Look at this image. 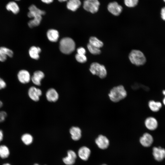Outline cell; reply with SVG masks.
<instances>
[{
  "label": "cell",
  "mask_w": 165,
  "mask_h": 165,
  "mask_svg": "<svg viewBox=\"0 0 165 165\" xmlns=\"http://www.w3.org/2000/svg\"><path fill=\"white\" fill-rule=\"evenodd\" d=\"M29 11L28 13V16L33 19L29 21L28 24L29 27H33L38 26L42 20V16L45 14V12L38 8L35 5H32L29 8Z\"/></svg>",
  "instance_id": "cell-1"
},
{
  "label": "cell",
  "mask_w": 165,
  "mask_h": 165,
  "mask_svg": "<svg viewBox=\"0 0 165 165\" xmlns=\"http://www.w3.org/2000/svg\"><path fill=\"white\" fill-rule=\"evenodd\" d=\"M127 92L122 85L113 87L108 94L110 100L114 102H117L122 100L127 97Z\"/></svg>",
  "instance_id": "cell-2"
},
{
  "label": "cell",
  "mask_w": 165,
  "mask_h": 165,
  "mask_svg": "<svg viewBox=\"0 0 165 165\" xmlns=\"http://www.w3.org/2000/svg\"><path fill=\"white\" fill-rule=\"evenodd\" d=\"M128 58L130 62L136 66L144 65L146 62V59L144 53L138 50H133L129 53Z\"/></svg>",
  "instance_id": "cell-3"
},
{
  "label": "cell",
  "mask_w": 165,
  "mask_h": 165,
  "mask_svg": "<svg viewBox=\"0 0 165 165\" xmlns=\"http://www.w3.org/2000/svg\"><path fill=\"white\" fill-rule=\"evenodd\" d=\"M75 44L74 41L71 38L65 37L60 41L59 48L60 51L65 54H70L75 50Z\"/></svg>",
  "instance_id": "cell-4"
},
{
  "label": "cell",
  "mask_w": 165,
  "mask_h": 165,
  "mask_svg": "<svg viewBox=\"0 0 165 165\" xmlns=\"http://www.w3.org/2000/svg\"><path fill=\"white\" fill-rule=\"evenodd\" d=\"M89 70L93 75H96L101 79L105 78L107 74L105 66L97 62L91 64Z\"/></svg>",
  "instance_id": "cell-5"
},
{
  "label": "cell",
  "mask_w": 165,
  "mask_h": 165,
  "mask_svg": "<svg viewBox=\"0 0 165 165\" xmlns=\"http://www.w3.org/2000/svg\"><path fill=\"white\" fill-rule=\"evenodd\" d=\"M100 4L98 0H85L83 2V7L86 11L94 13L98 11Z\"/></svg>",
  "instance_id": "cell-6"
},
{
  "label": "cell",
  "mask_w": 165,
  "mask_h": 165,
  "mask_svg": "<svg viewBox=\"0 0 165 165\" xmlns=\"http://www.w3.org/2000/svg\"><path fill=\"white\" fill-rule=\"evenodd\" d=\"M122 9V6L116 2L109 3L108 6V11L115 16H119L121 13Z\"/></svg>",
  "instance_id": "cell-7"
},
{
  "label": "cell",
  "mask_w": 165,
  "mask_h": 165,
  "mask_svg": "<svg viewBox=\"0 0 165 165\" xmlns=\"http://www.w3.org/2000/svg\"><path fill=\"white\" fill-rule=\"evenodd\" d=\"M95 142L98 147L102 149L107 148L109 144L108 138L102 135H99L96 139Z\"/></svg>",
  "instance_id": "cell-8"
},
{
  "label": "cell",
  "mask_w": 165,
  "mask_h": 165,
  "mask_svg": "<svg viewBox=\"0 0 165 165\" xmlns=\"http://www.w3.org/2000/svg\"><path fill=\"white\" fill-rule=\"evenodd\" d=\"M42 94V91L39 89L34 86L30 87L28 91V95L29 97L34 101H38L40 97Z\"/></svg>",
  "instance_id": "cell-9"
},
{
  "label": "cell",
  "mask_w": 165,
  "mask_h": 165,
  "mask_svg": "<svg viewBox=\"0 0 165 165\" xmlns=\"http://www.w3.org/2000/svg\"><path fill=\"white\" fill-rule=\"evenodd\" d=\"M77 156L73 150H69L67 152V156L63 159L64 163L67 165H72L75 162Z\"/></svg>",
  "instance_id": "cell-10"
},
{
  "label": "cell",
  "mask_w": 165,
  "mask_h": 165,
  "mask_svg": "<svg viewBox=\"0 0 165 165\" xmlns=\"http://www.w3.org/2000/svg\"><path fill=\"white\" fill-rule=\"evenodd\" d=\"M145 125L148 129L153 130L157 128L158 123L155 118L153 117H149L145 119Z\"/></svg>",
  "instance_id": "cell-11"
},
{
  "label": "cell",
  "mask_w": 165,
  "mask_h": 165,
  "mask_svg": "<svg viewBox=\"0 0 165 165\" xmlns=\"http://www.w3.org/2000/svg\"><path fill=\"white\" fill-rule=\"evenodd\" d=\"M17 77L19 81L23 84L28 83L31 79L30 73L27 71L25 70L20 71L18 74Z\"/></svg>",
  "instance_id": "cell-12"
},
{
  "label": "cell",
  "mask_w": 165,
  "mask_h": 165,
  "mask_svg": "<svg viewBox=\"0 0 165 165\" xmlns=\"http://www.w3.org/2000/svg\"><path fill=\"white\" fill-rule=\"evenodd\" d=\"M153 138L152 136L148 133H144L140 139L141 144L144 146L148 147L152 144Z\"/></svg>",
  "instance_id": "cell-13"
},
{
  "label": "cell",
  "mask_w": 165,
  "mask_h": 165,
  "mask_svg": "<svg viewBox=\"0 0 165 165\" xmlns=\"http://www.w3.org/2000/svg\"><path fill=\"white\" fill-rule=\"evenodd\" d=\"M153 154L156 160L161 161L165 157V150L160 147H154Z\"/></svg>",
  "instance_id": "cell-14"
},
{
  "label": "cell",
  "mask_w": 165,
  "mask_h": 165,
  "mask_svg": "<svg viewBox=\"0 0 165 165\" xmlns=\"http://www.w3.org/2000/svg\"><path fill=\"white\" fill-rule=\"evenodd\" d=\"M91 153L90 149L86 146L81 147L78 151V154L80 159L86 161L88 159Z\"/></svg>",
  "instance_id": "cell-15"
},
{
  "label": "cell",
  "mask_w": 165,
  "mask_h": 165,
  "mask_svg": "<svg viewBox=\"0 0 165 165\" xmlns=\"http://www.w3.org/2000/svg\"><path fill=\"white\" fill-rule=\"evenodd\" d=\"M46 97L48 101L54 102L56 101L58 99L59 95L55 89L50 88L46 92Z\"/></svg>",
  "instance_id": "cell-16"
},
{
  "label": "cell",
  "mask_w": 165,
  "mask_h": 165,
  "mask_svg": "<svg viewBox=\"0 0 165 165\" xmlns=\"http://www.w3.org/2000/svg\"><path fill=\"white\" fill-rule=\"evenodd\" d=\"M13 52L11 50L4 47H0V61L3 62L7 58V56L13 57Z\"/></svg>",
  "instance_id": "cell-17"
},
{
  "label": "cell",
  "mask_w": 165,
  "mask_h": 165,
  "mask_svg": "<svg viewBox=\"0 0 165 165\" xmlns=\"http://www.w3.org/2000/svg\"><path fill=\"white\" fill-rule=\"evenodd\" d=\"M44 77V74L42 71H37L35 72L31 78V80L35 85L39 86L41 85L42 79Z\"/></svg>",
  "instance_id": "cell-18"
},
{
  "label": "cell",
  "mask_w": 165,
  "mask_h": 165,
  "mask_svg": "<svg viewBox=\"0 0 165 165\" xmlns=\"http://www.w3.org/2000/svg\"><path fill=\"white\" fill-rule=\"evenodd\" d=\"M72 139L74 141H78L81 137V130L78 127H73L69 130Z\"/></svg>",
  "instance_id": "cell-19"
},
{
  "label": "cell",
  "mask_w": 165,
  "mask_h": 165,
  "mask_svg": "<svg viewBox=\"0 0 165 165\" xmlns=\"http://www.w3.org/2000/svg\"><path fill=\"white\" fill-rule=\"evenodd\" d=\"M81 5L80 0H68L67 3L68 9L72 11H75L78 9Z\"/></svg>",
  "instance_id": "cell-20"
},
{
  "label": "cell",
  "mask_w": 165,
  "mask_h": 165,
  "mask_svg": "<svg viewBox=\"0 0 165 165\" xmlns=\"http://www.w3.org/2000/svg\"><path fill=\"white\" fill-rule=\"evenodd\" d=\"M47 36L48 39L52 42H56L59 37L58 31L53 29L49 30L47 32Z\"/></svg>",
  "instance_id": "cell-21"
},
{
  "label": "cell",
  "mask_w": 165,
  "mask_h": 165,
  "mask_svg": "<svg viewBox=\"0 0 165 165\" xmlns=\"http://www.w3.org/2000/svg\"><path fill=\"white\" fill-rule=\"evenodd\" d=\"M6 9L11 11L13 13L16 14L20 11V8L18 4L15 2L11 1L8 2L6 6Z\"/></svg>",
  "instance_id": "cell-22"
},
{
  "label": "cell",
  "mask_w": 165,
  "mask_h": 165,
  "mask_svg": "<svg viewBox=\"0 0 165 165\" xmlns=\"http://www.w3.org/2000/svg\"><path fill=\"white\" fill-rule=\"evenodd\" d=\"M41 52V49L39 47L32 46L30 48L29 53L32 58L37 60L39 58V54Z\"/></svg>",
  "instance_id": "cell-23"
},
{
  "label": "cell",
  "mask_w": 165,
  "mask_h": 165,
  "mask_svg": "<svg viewBox=\"0 0 165 165\" xmlns=\"http://www.w3.org/2000/svg\"><path fill=\"white\" fill-rule=\"evenodd\" d=\"M148 106L152 111L157 112L161 108L162 104L160 102L151 100L148 102Z\"/></svg>",
  "instance_id": "cell-24"
},
{
  "label": "cell",
  "mask_w": 165,
  "mask_h": 165,
  "mask_svg": "<svg viewBox=\"0 0 165 165\" xmlns=\"http://www.w3.org/2000/svg\"><path fill=\"white\" fill-rule=\"evenodd\" d=\"M89 43L93 46L100 49L104 46L103 42L95 36H91L90 37Z\"/></svg>",
  "instance_id": "cell-25"
},
{
  "label": "cell",
  "mask_w": 165,
  "mask_h": 165,
  "mask_svg": "<svg viewBox=\"0 0 165 165\" xmlns=\"http://www.w3.org/2000/svg\"><path fill=\"white\" fill-rule=\"evenodd\" d=\"M10 154L8 147L5 145H0V157L2 159L7 158Z\"/></svg>",
  "instance_id": "cell-26"
},
{
  "label": "cell",
  "mask_w": 165,
  "mask_h": 165,
  "mask_svg": "<svg viewBox=\"0 0 165 165\" xmlns=\"http://www.w3.org/2000/svg\"><path fill=\"white\" fill-rule=\"evenodd\" d=\"M21 139L25 145H29L32 143L33 141V138L30 134L26 133L22 136Z\"/></svg>",
  "instance_id": "cell-27"
},
{
  "label": "cell",
  "mask_w": 165,
  "mask_h": 165,
  "mask_svg": "<svg viewBox=\"0 0 165 165\" xmlns=\"http://www.w3.org/2000/svg\"><path fill=\"white\" fill-rule=\"evenodd\" d=\"M87 49L89 52L94 55H98L101 53V50L100 48L96 47L89 43L87 46Z\"/></svg>",
  "instance_id": "cell-28"
},
{
  "label": "cell",
  "mask_w": 165,
  "mask_h": 165,
  "mask_svg": "<svg viewBox=\"0 0 165 165\" xmlns=\"http://www.w3.org/2000/svg\"><path fill=\"white\" fill-rule=\"evenodd\" d=\"M138 0H124L125 5L129 7L136 6L138 4Z\"/></svg>",
  "instance_id": "cell-29"
},
{
  "label": "cell",
  "mask_w": 165,
  "mask_h": 165,
  "mask_svg": "<svg viewBox=\"0 0 165 165\" xmlns=\"http://www.w3.org/2000/svg\"><path fill=\"white\" fill-rule=\"evenodd\" d=\"M75 58L77 61L80 63L86 62L87 60V58L85 55L79 54L78 53L75 56Z\"/></svg>",
  "instance_id": "cell-30"
},
{
  "label": "cell",
  "mask_w": 165,
  "mask_h": 165,
  "mask_svg": "<svg viewBox=\"0 0 165 165\" xmlns=\"http://www.w3.org/2000/svg\"><path fill=\"white\" fill-rule=\"evenodd\" d=\"M3 105L2 102L0 101V108H1ZM6 113L4 111H0V123L4 121L7 116Z\"/></svg>",
  "instance_id": "cell-31"
},
{
  "label": "cell",
  "mask_w": 165,
  "mask_h": 165,
  "mask_svg": "<svg viewBox=\"0 0 165 165\" xmlns=\"http://www.w3.org/2000/svg\"><path fill=\"white\" fill-rule=\"evenodd\" d=\"M77 51L78 54L81 55H85L86 52L85 49L82 47L78 48Z\"/></svg>",
  "instance_id": "cell-32"
},
{
  "label": "cell",
  "mask_w": 165,
  "mask_h": 165,
  "mask_svg": "<svg viewBox=\"0 0 165 165\" xmlns=\"http://www.w3.org/2000/svg\"><path fill=\"white\" fill-rule=\"evenodd\" d=\"M6 86V83L3 79L0 77V90L4 88Z\"/></svg>",
  "instance_id": "cell-33"
},
{
  "label": "cell",
  "mask_w": 165,
  "mask_h": 165,
  "mask_svg": "<svg viewBox=\"0 0 165 165\" xmlns=\"http://www.w3.org/2000/svg\"><path fill=\"white\" fill-rule=\"evenodd\" d=\"M160 14L162 19L165 21V6L161 9Z\"/></svg>",
  "instance_id": "cell-34"
},
{
  "label": "cell",
  "mask_w": 165,
  "mask_h": 165,
  "mask_svg": "<svg viewBox=\"0 0 165 165\" xmlns=\"http://www.w3.org/2000/svg\"><path fill=\"white\" fill-rule=\"evenodd\" d=\"M53 0H41L43 2L46 4H50L53 1Z\"/></svg>",
  "instance_id": "cell-35"
},
{
  "label": "cell",
  "mask_w": 165,
  "mask_h": 165,
  "mask_svg": "<svg viewBox=\"0 0 165 165\" xmlns=\"http://www.w3.org/2000/svg\"><path fill=\"white\" fill-rule=\"evenodd\" d=\"M3 133L2 131L0 130V142L2 141L3 138Z\"/></svg>",
  "instance_id": "cell-36"
},
{
  "label": "cell",
  "mask_w": 165,
  "mask_h": 165,
  "mask_svg": "<svg viewBox=\"0 0 165 165\" xmlns=\"http://www.w3.org/2000/svg\"><path fill=\"white\" fill-rule=\"evenodd\" d=\"M163 102L164 105H165V96L163 100Z\"/></svg>",
  "instance_id": "cell-37"
},
{
  "label": "cell",
  "mask_w": 165,
  "mask_h": 165,
  "mask_svg": "<svg viewBox=\"0 0 165 165\" xmlns=\"http://www.w3.org/2000/svg\"><path fill=\"white\" fill-rule=\"evenodd\" d=\"M58 1L60 2H62L66 1H67V0H58Z\"/></svg>",
  "instance_id": "cell-38"
},
{
  "label": "cell",
  "mask_w": 165,
  "mask_h": 165,
  "mask_svg": "<svg viewBox=\"0 0 165 165\" xmlns=\"http://www.w3.org/2000/svg\"><path fill=\"white\" fill-rule=\"evenodd\" d=\"M162 93H163V94L165 96V90H163V91H162Z\"/></svg>",
  "instance_id": "cell-39"
},
{
  "label": "cell",
  "mask_w": 165,
  "mask_h": 165,
  "mask_svg": "<svg viewBox=\"0 0 165 165\" xmlns=\"http://www.w3.org/2000/svg\"><path fill=\"white\" fill-rule=\"evenodd\" d=\"M2 165H11L9 163H5L3 164Z\"/></svg>",
  "instance_id": "cell-40"
},
{
  "label": "cell",
  "mask_w": 165,
  "mask_h": 165,
  "mask_svg": "<svg viewBox=\"0 0 165 165\" xmlns=\"http://www.w3.org/2000/svg\"><path fill=\"white\" fill-rule=\"evenodd\" d=\"M33 165H39L37 163H35Z\"/></svg>",
  "instance_id": "cell-41"
},
{
  "label": "cell",
  "mask_w": 165,
  "mask_h": 165,
  "mask_svg": "<svg viewBox=\"0 0 165 165\" xmlns=\"http://www.w3.org/2000/svg\"><path fill=\"white\" fill-rule=\"evenodd\" d=\"M16 1H20V0H15Z\"/></svg>",
  "instance_id": "cell-42"
},
{
  "label": "cell",
  "mask_w": 165,
  "mask_h": 165,
  "mask_svg": "<svg viewBox=\"0 0 165 165\" xmlns=\"http://www.w3.org/2000/svg\"><path fill=\"white\" fill-rule=\"evenodd\" d=\"M107 165L105 164H102V165Z\"/></svg>",
  "instance_id": "cell-43"
},
{
  "label": "cell",
  "mask_w": 165,
  "mask_h": 165,
  "mask_svg": "<svg viewBox=\"0 0 165 165\" xmlns=\"http://www.w3.org/2000/svg\"><path fill=\"white\" fill-rule=\"evenodd\" d=\"M163 1L165 2V0H163Z\"/></svg>",
  "instance_id": "cell-44"
}]
</instances>
